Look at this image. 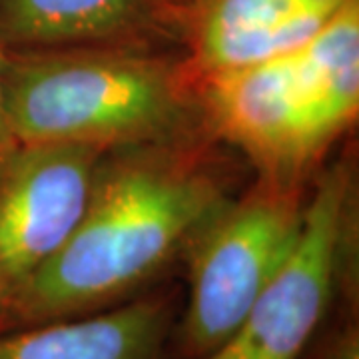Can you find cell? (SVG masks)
Segmentation results:
<instances>
[{"label": "cell", "mask_w": 359, "mask_h": 359, "mask_svg": "<svg viewBox=\"0 0 359 359\" xmlns=\"http://www.w3.org/2000/svg\"><path fill=\"white\" fill-rule=\"evenodd\" d=\"M248 174L212 136L104 152L72 236L2 311L0 332L106 311L174 282L194 233Z\"/></svg>", "instance_id": "1"}, {"label": "cell", "mask_w": 359, "mask_h": 359, "mask_svg": "<svg viewBox=\"0 0 359 359\" xmlns=\"http://www.w3.org/2000/svg\"><path fill=\"white\" fill-rule=\"evenodd\" d=\"M2 52L6 106L18 144H84L108 152L210 136L196 78L176 50Z\"/></svg>", "instance_id": "2"}, {"label": "cell", "mask_w": 359, "mask_h": 359, "mask_svg": "<svg viewBox=\"0 0 359 359\" xmlns=\"http://www.w3.org/2000/svg\"><path fill=\"white\" fill-rule=\"evenodd\" d=\"M311 184L250 174L200 226L182 259L186 290L166 359H202L233 334L292 254Z\"/></svg>", "instance_id": "3"}, {"label": "cell", "mask_w": 359, "mask_h": 359, "mask_svg": "<svg viewBox=\"0 0 359 359\" xmlns=\"http://www.w3.org/2000/svg\"><path fill=\"white\" fill-rule=\"evenodd\" d=\"M341 302H359V168L349 142L313 178L292 254L233 334L202 359H297Z\"/></svg>", "instance_id": "4"}, {"label": "cell", "mask_w": 359, "mask_h": 359, "mask_svg": "<svg viewBox=\"0 0 359 359\" xmlns=\"http://www.w3.org/2000/svg\"><path fill=\"white\" fill-rule=\"evenodd\" d=\"M104 150L20 144L0 170V316L68 242Z\"/></svg>", "instance_id": "5"}, {"label": "cell", "mask_w": 359, "mask_h": 359, "mask_svg": "<svg viewBox=\"0 0 359 359\" xmlns=\"http://www.w3.org/2000/svg\"><path fill=\"white\" fill-rule=\"evenodd\" d=\"M196 84L208 134L240 156L252 174L299 182L318 176L294 50L205 74Z\"/></svg>", "instance_id": "6"}, {"label": "cell", "mask_w": 359, "mask_h": 359, "mask_svg": "<svg viewBox=\"0 0 359 359\" xmlns=\"http://www.w3.org/2000/svg\"><path fill=\"white\" fill-rule=\"evenodd\" d=\"M349 0H160L168 42L194 78L295 50Z\"/></svg>", "instance_id": "7"}, {"label": "cell", "mask_w": 359, "mask_h": 359, "mask_svg": "<svg viewBox=\"0 0 359 359\" xmlns=\"http://www.w3.org/2000/svg\"><path fill=\"white\" fill-rule=\"evenodd\" d=\"M184 287L158 285L118 308L0 332V359H166Z\"/></svg>", "instance_id": "8"}, {"label": "cell", "mask_w": 359, "mask_h": 359, "mask_svg": "<svg viewBox=\"0 0 359 359\" xmlns=\"http://www.w3.org/2000/svg\"><path fill=\"white\" fill-rule=\"evenodd\" d=\"M170 48L160 0H0V48Z\"/></svg>", "instance_id": "9"}, {"label": "cell", "mask_w": 359, "mask_h": 359, "mask_svg": "<svg viewBox=\"0 0 359 359\" xmlns=\"http://www.w3.org/2000/svg\"><path fill=\"white\" fill-rule=\"evenodd\" d=\"M304 92L308 146L323 166L349 138L359 114V0H349L294 50Z\"/></svg>", "instance_id": "10"}, {"label": "cell", "mask_w": 359, "mask_h": 359, "mask_svg": "<svg viewBox=\"0 0 359 359\" xmlns=\"http://www.w3.org/2000/svg\"><path fill=\"white\" fill-rule=\"evenodd\" d=\"M297 359H359V302L335 304Z\"/></svg>", "instance_id": "11"}, {"label": "cell", "mask_w": 359, "mask_h": 359, "mask_svg": "<svg viewBox=\"0 0 359 359\" xmlns=\"http://www.w3.org/2000/svg\"><path fill=\"white\" fill-rule=\"evenodd\" d=\"M2 62H4V52L0 48V170L6 164V160L13 156V152L20 146L14 138L11 118H8V106H6V92H4V72H2Z\"/></svg>", "instance_id": "12"}]
</instances>
